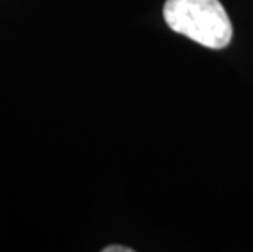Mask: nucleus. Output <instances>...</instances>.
I'll return each instance as SVG.
<instances>
[{"mask_svg":"<svg viewBox=\"0 0 253 252\" xmlns=\"http://www.w3.org/2000/svg\"><path fill=\"white\" fill-rule=\"evenodd\" d=\"M103 252H132V249L125 248V246H108L103 249Z\"/></svg>","mask_w":253,"mask_h":252,"instance_id":"f03ea898","label":"nucleus"},{"mask_svg":"<svg viewBox=\"0 0 253 252\" xmlns=\"http://www.w3.org/2000/svg\"><path fill=\"white\" fill-rule=\"evenodd\" d=\"M164 18L176 33L211 50L232 40V23L219 0H167Z\"/></svg>","mask_w":253,"mask_h":252,"instance_id":"f257e3e1","label":"nucleus"}]
</instances>
